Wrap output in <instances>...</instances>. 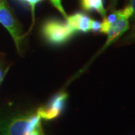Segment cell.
<instances>
[{
  "mask_svg": "<svg viewBox=\"0 0 135 135\" xmlns=\"http://www.w3.org/2000/svg\"><path fill=\"white\" fill-rule=\"evenodd\" d=\"M76 31L68 23L58 20H50L42 27V33L45 39L53 45L65 43L75 34Z\"/></svg>",
  "mask_w": 135,
  "mask_h": 135,
  "instance_id": "obj_1",
  "label": "cell"
},
{
  "mask_svg": "<svg viewBox=\"0 0 135 135\" xmlns=\"http://www.w3.org/2000/svg\"><path fill=\"white\" fill-rule=\"evenodd\" d=\"M41 118L38 113L15 118L5 127L3 135H31L41 129Z\"/></svg>",
  "mask_w": 135,
  "mask_h": 135,
  "instance_id": "obj_2",
  "label": "cell"
},
{
  "mask_svg": "<svg viewBox=\"0 0 135 135\" xmlns=\"http://www.w3.org/2000/svg\"><path fill=\"white\" fill-rule=\"evenodd\" d=\"M0 23L8 30L14 40L18 50L20 51L22 40L24 36L21 35V30L18 22L8 9L6 4H3L0 9Z\"/></svg>",
  "mask_w": 135,
  "mask_h": 135,
  "instance_id": "obj_3",
  "label": "cell"
},
{
  "mask_svg": "<svg viewBox=\"0 0 135 135\" xmlns=\"http://www.w3.org/2000/svg\"><path fill=\"white\" fill-rule=\"evenodd\" d=\"M68 98L66 93H60L52 98L46 107H41L38 109L37 113L41 118L45 119H51L60 115Z\"/></svg>",
  "mask_w": 135,
  "mask_h": 135,
  "instance_id": "obj_4",
  "label": "cell"
},
{
  "mask_svg": "<svg viewBox=\"0 0 135 135\" xmlns=\"http://www.w3.org/2000/svg\"><path fill=\"white\" fill-rule=\"evenodd\" d=\"M129 29V21L128 19L119 17L118 20L114 23L111 25L108 31L106 34L108 35V38L105 45L101 50H104L108 46H109L113 42L120 37L123 33H125Z\"/></svg>",
  "mask_w": 135,
  "mask_h": 135,
  "instance_id": "obj_5",
  "label": "cell"
},
{
  "mask_svg": "<svg viewBox=\"0 0 135 135\" xmlns=\"http://www.w3.org/2000/svg\"><path fill=\"white\" fill-rule=\"evenodd\" d=\"M67 23L76 31L88 32L91 30V24L92 20L86 15L82 13H77L68 16Z\"/></svg>",
  "mask_w": 135,
  "mask_h": 135,
  "instance_id": "obj_6",
  "label": "cell"
},
{
  "mask_svg": "<svg viewBox=\"0 0 135 135\" xmlns=\"http://www.w3.org/2000/svg\"><path fill=\"white\" fill-rule=\"evenodd\" d=\"M81 6L86 11H98L104 19L106 17V11L103 6V0H81Z\"/></svg>",
  "mask_w": 135,
  "mask_h": 135,
  "instance_id": "obj_7",
  "label": "cell"
},
{
  "mask_svg": "<svg viewBox=\"0 0 135 135\" xmlns=\"http://www.w3.org/2000/svg\"><path fill=\"white\" fill-rule=\"evenodd\" d=\"M51 2L52 3V4H53V6L58 10L61 13V15H63V16L65 18L66 20H67L68 16L67 14L66 13L65 9L63 8L61 4V0H50Z\"/></svg>",
  "mask_w": 135,
  "mask_h": 135,
  "instance_id": "obj_8",
  "label": "cell"
},
{
  "mask_svg": "<svg viewBox=\"0 0 135 135\" xmlns=\"http://www.w3.org/2000/svg\"><path fill=\"white\" fill-rule=\"evenodd\" d=\"M26 1L30 4L31 8V11H32V16H33V25L34 23V21H35V6L36 4L40 1H42V0H24Z\"/></svg>",
  "mask_w": 135,
  "mask_h": 135,
  "instance_id": "obj_9",
  "label": "cell"
},
{
  "mask_svg": "<svg viewBox=\"0 0 135 135\" xmlns=\"http://www.w3.org/2000/svg\"><path fill=\"white\" fill-rule=\"evenodd\" d=\"M101 26V23L100 22L92 20L91 24V30H92L94 32H100Z\"/></svg>",
  "mask_w": 135,
  "mask_h": 135,
  "instance_id": "obj_10",
  "label": "cell"
},
{
  "mask_svg": "<svg viewBox=\"0 0 135 135\" xmlns=\"http://www.w3.org/2000/svg\"><path fill=\"white\" fill-rule=\"evenodd\" d=\"M128 6L130 8L131 11H132V16L131 17V19L135 20V0H130Z\"/></svg>",
  "mask_w": 135,
  "mask_h": 135,
  "instance_id": "obj_11",
  "label": "cell"
},
{
  "mask_svg": "<svg viewBox=\"0 0 135 135\" xmlns=\"http://www.w3.org/2000/svg\"><path fill=\"white\" fill-rule=\"evenodd\" d=\"M118 0H110V9L111 11H114L116 5H117Z\"/></svg>",
  "mask_w": 135,
  "mask_h": 135,
  "instance_id": "obj_12",
  "label": "cell"
},
{
  "mask_svg": "<svg viewBox=\"0 0 135 135\" xmlns=\"http://www.w3.org/2000/svg\"><path fill=\"white\" fill-rule=\"evenodd\" d=\"M4 1H1V0H0V9H1V8H2V6H3V4H4Z\"/></svg>",
  "mask_w": 135,
  "mask_h": 135,
  "instance_id": "obj_13",
  "label": "cell"
},
{
  "mask_svg": "<svg viewBox=\"0 0 135 135\" xmlns=\"http://www.w3.org/2000/svg\"><path fill=\"white\" fill-rule=\"evenodd\" d=\"M1 76H2V73H1V70H0V79H1Z\"/></svg>",
  "mask_w": 135,
  "mask_h": 135,
  "instance_id": "obj_14",
  "label": "cell"
}]
</instances>
